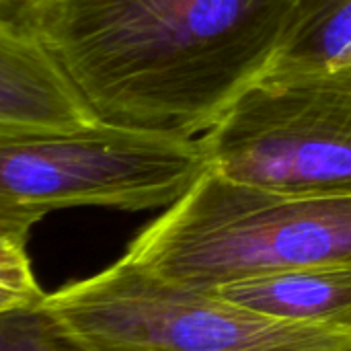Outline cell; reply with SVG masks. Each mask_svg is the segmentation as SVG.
Returning <instances> with one entry per match:
<instances>
[{
    "label": "cell",
    "instance_id": "obj_6",
    "mask_svg": "<svg viewBox=\"0 0 351 351\" xmlns=\"http://www.w3.org/2000/svg\"><path fill=\"white\" fill-rule=\"evenodd\" d=\"M97 121L39 37L0 14V134L78 130Z\"/></svg>",
    "mask_w": 351,
    "mask_h": 351
},
{
    "label": "cell",
    "instance_id": "obj_4",
    "mask_svg": "<svg viewBox=\"0 0 351 351\" xmlns=\"http://www.w3.org/2000/svg\"><path fill=\"white\" fill-rule=\"evenodd\" d=\"M47 300L93 351H351L350 333L276 321L121 257Z\"/></svg>",
    "mask_w": 351,
    "mask_h": 351
},
{
    "label": "cell",
    "instance_id": "obj_5",
    "mask_svg": "<svg viewBox=\"0 0 351 351\" xmlns=\"http://www.w3.org/2000/svg\"><path fill=\"white\" fill-rule=\"evenodd\" d=\"M199 140L210 171L230 181L351 197V90L261 80Z\"/></svg>",
    "mask_w": 351,
    "mask_h": 351
},
{
    "label": "cell",
    "instance_id": "obj_8",
    "mask_svg": "<svg viewBox=\"0 0 351 351\" xmlns=\"http://www.w3.org/2000/svg\"><path fill=\"white\" fill-rule=\"evenodd\" d=\"M263 80L317 82L351 90V0H306Z\"/></svg>",
    "mask_w": 351,
    "mask_h": 351
},
{
    "label": "cell",
    "instance_id": "obj_7",
    "mask_svg": "<svg viewBox=\"0 0 351 351\" xmlns=\"http://www.w3.org/2000/svg\"><path fill=\"white\" fill-rule=\"evenodd\" d=\"M214 294L276 321L351 335V263L247 278Z\"/></svg>",
    "mask_w": 351,
    "mask_h": 351
},
{
    "label": "cell",
    "instance_id": "obj_3",
    "mask_svg": "<svg viewBox=\"0 0 351 351\" xmlns=\"http://www.w3.org/2000/svg\"><path fill=\"white\" fill-rule=\"evenodd\" d=\"M208 169L199 138L105 121L0 134V232L29 241L45 216L72 208L165 210Z\"/></svg>",
    "mask_w": 351,
    "mask_h": 351
},
{
    "label": "cell",
    "instance_id": "obj_2",
    "mask_svg": "<svg viewBox=\"0 0 351 351\" xmlns=\"http://www.w3.org/2000/svg\"><path fill=\"white\" fill-rule=\"evenodd\" d=\"M121 259L202 292L351 263V197L269 191L208 169L134 237Z\"/></svg>",
    "mask_w": 351,
    "mask_h": 351
},
{
    "label": "cell",
    "instance_id": "obj_10",
    "mask_svg": "<svg viewBox=\"0 0 351 351\" xmlns=\"http://www.w3.org/2000/svg\"><path fill=\"white\" fill-rule=\"evenodd\" d=\"M27 239L0 232V313L43 300L29 253Z\"/></svg>",
    "mask_w": 351,
    "mask_h": 351
},
{
    "label": "cell",
    "instance_id": "obj_9",
    "mask_svg": "<svg viewBox=\"0 0 351 351\" xmlns=\"http://www.w3.org/2000/svg\"><path fill=\"white\" fill-rule=\"evenodd\" d=\"M0 351H93L47 296L0 313Z\"/></svg>",
    "mask_w": 351,
    "mask_h": 351
},
{
    "label": "cell",
    "instance_id": "obj_11",
    "mask_svg": "<svg viewBox=\"0 0 351 351\" xmlns=\"http://www.w3.org/2000/svg\"><path fill=\"white\" fill-rule=\"evenodd\" d=\"M45 0H0V14L6 19L19 21L21 16H25L29 10L37 8Z\"/></svg>",
    "mask_w": 351,
    "mask_h": 351
},
{
    "label": "cell",
    "instance_id": "obj_1",
    "mask_svg": "<svg viewBox=\"0 0 351 351\" xmlns=\"http://www.w3.org/2000/svg\"><path fill=\"white\" fill-rule=\"evenodd\" d=\"M306 0H45L19 19L99 121L199 138L261 82Z\"/></svg>",
    "mask_w": 351,
    "mask_h": 351
}]
</instances>
